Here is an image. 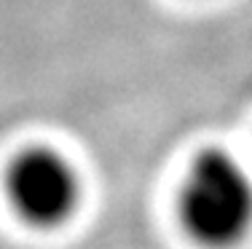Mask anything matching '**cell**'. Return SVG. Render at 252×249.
<instances>
[{"label": "cell", "instance_id": "obj_1", "mask_svg": "<svg viewBox=\"0 0 252 249\" xmlns=\"http://www.w3.org/2000/svg\"><path fill=\"white\" fill-rule=\"evenodd\" d=\"M177 228L196 249H239L252 236V174L220 145L188 158L175 193Z\"/></svg>", "mask_w": 252, "mask_h": 249}, {"label": "cell", "instance_id": "obj_2", "mask_svg": "<svg viewBox=\"0 0 252 249\" xmlns=\"http://www.w3.org/2000/svg\"><path fill=\"white\" fill-rule=\"evenodd\" d=\"M8 206L35 230L70 225L83 201V182L75 164L51 145H27L11 156L3 174Z\"/></svg>", "mask_w": 252, "mask_h": 249}]
</instances>
